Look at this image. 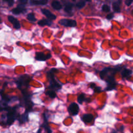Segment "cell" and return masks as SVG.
<instances>
[{
    "instance_id": "6da1fadb",
    "label": "cell",
    "mask_w": 133,
    "mask_h": 133,
    "mask_svg": "<svg viewBox=\"0 0 133 133\" xmlns=\"http://www.w3.org/2000/svg\"><path fill=\"white\" fill-rule=\"evenodd\" d=\"M53 68L51 69L50 72H48V78L50 81V88H52V89H56V90H59L61 89V85L59 82H57L56 81H55V78H54V75H53Z\"/></svg>"
},
{
    "instance_id": "7a4b0ae2",
    "label": "cell",
    "mask_w": 133,
    "mask_h": 133,
    "mask_svg": "<svg viewBox=\"0 0 133 133\" xmlns=\"http://www.w3.org/2000/svg\"><path fill=\"white\" fill-rule=\"evenodd\" d=\"M104 79H105L106 83H107L106 90H112L115 88L116 86V82L114 77H113V74L107 75L104 78Z\"/></svg>"
},
{
    "instance_id": "3957f363",
    "label": "cell",
    "mask_w": 133,
    "mask_h": 133,
    "mask_svg": "<svg viewBox=\"0 0 133 133\" xmlns=\"http://www.w3.org/2000/svg\"><path fill=\"white\" fill-rule=\"evenodd\" d=\"M59 23L61 25H64L65 27H74L77 25V22L73 20L62 19L61 20Z\"/></svg>"
},
{
    "instance_id": "277c9868",
    "label": "cell",
    "mask_w": 133,
    "mask_h": 133,
    "mask_svg": "<svg viewBox=\"0 0 133 133\" xmlns=\"http://www.w3.org/2000/svg\"><path fill=\"white\" fill-rule=\"evenodd\" d=\"M68 111L70 114L73 116H75L79 113V105L75 103H73L70 105L68 107Z\"/></svg>"
},
{
    "instance_id": "5b68a950",
    "label": "cell",
    "mask_w": 133,
    "mask_h": 133,
    "mask_svg": "<svg viewBox=\"0 0 133 133\" xmlns=\"http://www.w3.org/2000/svg\"><path fill=\"white\" fill-rule=\"evenodd\" d=\"M16 110H14L10 111L7 114V124L9 125H10L11 124L13 123L14 120L16 119Z\"/></svg>"
},
{
    "instance_id": "8992f818",
    "label": "cell",
    "mask_w": 133,
    "mask_h": 133,
    "mask_svg": "<svg viewBox=\"0 0 133 133\" xmlns=\"http://www.w3.org/2000/svg\"><path fill=\"white\" fill-rule=\"evenodd\" d=\"M51 54L48 53V55H45L44 53L42 52H36V55H35V59L37 61H44L46 60H48L51 57Z\"/></svg>"
},
{
    "instance_id": "52a82bcc",
    "label": "cell",
    "mask_w": 133,
    "mask_h": 133,
    "mask_svg": "<svg viewBox=\"0 0 133 133\" xmlns=\"http://www.w3.org/2000/svg\"><path fill=\"white\" fill-rule=\"evenodd\" d=\"M8 20L10 22V23L13 25L14 27L16 29H18L20 28V23L18 21V20L16 18H15L13 16H9V17H8Z\"/></svg>"
},
{
    "instance_id": "ba28073f",
    "label": "cell",
    "mask_w": 133,
    "mask_h": 133,
    "mask_svg": "<svg viewBox=\"0 0 133 133\" xmlns=\"http://www.w3.org/2000/svg\"><path fill=\"white\" fill-rule=\"evenodd\" d=\"M25 5H18V7H17L16 8H14L12 10V12L14 14H19L23 13L24 12H25Z\"/></svg>"
},
{
    "instance_id": "9c48e42d",
    "label": "cell",
    "mask_w": 133,
    "mask_h": 133,
    "mask_svg": "<svg viewBox=\"0 0 133 133\" xmlns=\"http://www.w3.org/2000/svg\"><path fill=\"white\" fill-rule=\"evenodd\" d=\"M42 13L44 14L45 16H46V17L48 18H49L50 20H54L56 19V18H57L55 14H53L52 12H51L48 9H42Z\"/></svg>"
},
{
    "instance_id": "30bf717a",
    "label": "cell",
    "mask_w": 133,
    "mask_h": 133,
    "mask_svg": "<svg viewBox=\"0 0 133 133\" xmlns=\"http://www.w3.org/2000/svg\"><path fill=\"white\" fill-rule=\"evenodd\" d=\"M133 73V71L127 68H123L122 71L121 72V74H122V78H129Z\"/></svg>"
},
{
    "instance_id": "8fae6325",
    "label": "cell",
    "mask_w": 133,
    "mask_h": 133,
    "mask_svg": "<svg viewBox=\"0 0 133 133\" xmlns=\"http://www.w3.org/2000/svg\"><path fill=\"white\" fill-rule=\"evenodd\" d=\"M122 3L121 1H114L112 4V8L115 12H121V9H120V5Z\"/></svg>"
},
{
    "instance_id": "7c38bea8",
    "label": "cell",
    "mask_w": 133,
    "mask_h": 133,
    "mask_svg": "<svg viewBox=\"0 0 133 133\" xmlns=\"http://www.w3.org/2000/svg\"><path fill=\"white\" fill-rule=\"evenodd\" d=\"M93 116L92 114H84L83 116H82V120L85 123H90V122L93 120Z\"/></svg>"
},
{
    "instance_id": "4fadbf2b",
    "label": "cell",
    "mask_w": 133,
    "mask_h": 133,
    "mask_svg": "<svg viewBox=\"0 0 133 133\" xmlns=\"http://www.w3.org/2000/svg\"><path fill=\"white\" fill-rule=\"evenodd\" d=\"M28 112H25V113H23L21 116H20L19 117V121L20 123H25L28 121V114H27Z\"/></svg>"
},
{
    "instance_id": "5bb4252c",
    "label": "cell",
    "mask_w": 133,
    "mask_h": 133,
    "mask_svg": "<svg viewBox=\"0 0 133 133\" xmlns=\"http://www.w3.org/2000/svg\"><path fill=\"white\" fill-rule=\"evenodd\" d=\"M73 4L70 3V2H67L66 3H65L64 11L68 12V13H70L73 9Z\"/></svg>"
},
{
    "instance_id": "9a60e30c",
    "label": "cell",
    "mask_w": 133,
    "mask_h": 133,
    "mask_svg": "<svg viewBox=\"0 0 133 133\" xmlns=\"http://www.w3.org/2000/svg\"><path fill=\"white\" fill-rule=\"evenodd\" d=\"M38 24L40 26H44V25H51L52 22L51 20H48L47 19H42L38 22Z\"/></svg>"
},
{
    "instance_id": "2e32d148",
    "label": "cell",
    "mask_w": 133,
    "mask_h": 133,
    "mask_svg": "<svg viewBox=\"0 0 133 133\" xmlns=\"http://www.w3.org/2000/svg\"><path fill=\"white\" fill-rule=\"evenodd\" d=\"M48 3L47 0H33L31 1V3L36 5H46Z\"/></svg>"
},
{
    "instance_id": "e0dca14e",
    "label": "cell",
    "mask_w": 133,
    "mask_h": 133,
    "mask_svg": "<svg viewBox=\"0 0 133 133\" xmlns=\"http://www.w3.org/2000/svg\"><path fill=\"white\" fill-rule=\"evenodd\" d=\"M52 7L55 10H61L62 9V5H61V3L57 1H54L52 2L51 3Z\"/></svg>"
},
{
    "instance_id": "ac0fdd59",
    "label": "cell",
    "mask_w": 133,
    "mask_h": 133,
    "mask_svg": "<svg viewBox=\"0 0 133 133\" xmlns=\"http://www.w3.org/2000/svg\"><path fill=\"white\" fill-rule=\"evenodd\" d=\"M84 101H86L85 95H84V93L80 94L78 96V97H77V101H78V103L82 104Z\"/></svg>"
},
{
    "instance_id": "d6986e66",
    "label": "cell",
    "mask_w": 133,
    "mask_h": 133,
    "mask_svg": "<svg viewBox=\"0 0 133 133\" xmlns=\"http://www.w3.org/2000/svg\"><path fill=\"white\" fill-rule=\"evenodd\" d=\"M27 18L28 20L29 21H32V22H34L36 21V18L34 17V15L33 13H29L27 14Z\"/></svg>"
},
{
    "instance_id": "ffe728a7",
    "label": "cell",
    "mask_w": 133,
    "mask_h": 133,
    "mask_svg": "<svg viewBox=\"0 0 133 133\" xmlns=\"http://www.w3.org/2000/svg\"><path fill=\"white\" fill-rule=\"evenodd\" d=\"M46 95H48L51 99H53V98H55L56 97V93L53 90H49V91L46 92Z\"/></svg>"
},
{
    "instance_id": "44dd1931",
    "label": "cell",
    "mask_w": 133,
    "mask_h": 133,
    "mask_svg": "<svg viewBox=\"0 0 133 133\" xmlns=\"http://www.w3.org/2000/svg\"><path fill=\"white\" fill-rule=\"evenodd\" d=\"M85 5V2L84 1H79L77 2L76 4H75V6H76V7H77L78 9H82V7H84Z\"/></svg>"
},
{
    "instance_id": "7402d4cb",
    "label": "cell",
    "mask_w": 133,
    "mask_h": 133,
    "mask_svg": "<svg viewBox=\"0 0 133 133\" xmlns=\"http://www.w3.org/2000/svg\"><path fill=\"white\" fill-rule=\"evenodd\" d=\"M102 10H103V11L105 12H108L110 11V7H109V5L105 4L102 7Z\"/></svg>"
},
{
    "instance_id": "603a6c76",
    "label": "cell",
    "mask_w": 133,
    "mask_h": 133,
    "mask_svg": "<svg viewBox=\"0 0 133 133\" xmlns=\"http://www.w3.org/2000/svg\"><path fill=\"white\" fill-rule=\"evenodd\" d=\"M114 14L113 13H110V14H107V16H106V19H108V20H111L113 18H114Z\"/></svg>"
},
{
    "instance_id": "cb8c5ba5",
    "label": "cell",
    "mask_w": 133,
    "mask_h": 133,
    "mask_svg": "<svg viewBox=\"0 0 133 133\" xmlns=\"http://www.w3.org/2000/svg\"><path fill=\"white\" fill-rule=\"evenodd\" d=\"M133 0H126L125 1V3L126 4V5L127 6H130L133 3Z\"/></svg>"
},
{
    "instance_id": "d4e9b609",
    "label": "cell",
    "mask_w": 133,
    "mask_h": 133,
    "mask_svg": "<svg viewBox=\"0 0 133 133\" xmlns=\"http://www.w3.org/2000/svg\"><path fill=\"white\" fill-rule=\"evenodd\" d=\"M94 92H97V93H99L101 92V88L100 87H97V86H95V88H94Z\"/></svg>"
},
{
    "instance_id": "484cf974",
    "label": "cell",
    "mask_w": 133,
    "mask_h": 133,
    "mask_svg": "<svg viewBox=\"0 0 133 133\" xmlns=\"http://www.w3.org/2000/svg\"><path fill=\"white\" fill-rule=\"evenodd\" d=\"M96 86V85H95L94 83H91L90 84V87L92 88H93V89H94L95 88V87Z\"/></svg>"
},
{
    "instance_id": "4316f807",
    "label": "cell",
    "mask_w": 133,
    "mask_h": 133,
    "mask_svg": "<svg viewBox=\"0 0 133 133\" xmlns=\"http://www.w3.org/2000/svg\"><path fill=\"white\" fill-rule=\"evenodd\" d=\"M20 2L21 3H23V5H24V4L26 3L27 2V0H20Z\"/></svg>"
},
{
    "instance_id": "83f0119b",
    "label": "cell",
    "mask_w": 133,
    "mask_h": 133,
    "mask_svg": "<svg viewBox=\"0 0 133 133\" xmlns=\"http://www.w3.org/2000/svg\"><path fill=\"white\" fill-rule=\"evenodd\" d=\"M8 3H9V6H12V5H13L14 3V1H8Z\"/></svg>"
},
{
    "instance_id": "f1b7e54d",
    "label": "cell",
    "mask_w": 133,
    "mask_h": 133,
    "mask_svg": "<svg viewBox=\"0 0 133 133\" xmlns=\"http://www.w3.org/2000/svg\"><path fill=\"white\" fill-rule=\"evenodd\" d=\"M123 129H124V127H123V126H122V127H120V131H123Z\"/></svg>"
},
{
    "instance_id": "f546056e",
    "label": "cell",
    "mask_w": 133,
    "mask_h": 133,
    "mask_svg": "<svg viewBox=\"0 0 133 133\" xmlns=\"http://www.w3.org/2000/svg\"><path fill=\"white\" fill-rule=\"evenodd\" d=\"M112 133H116V131H114L112 132Z\"/></svg>"
},
{
    "instance_id": "4dcf8cb0",
    "label": "cell",
    "mask_w": 133,
    "mask_h": 133,
    "mask_svg": "<svg viewBox=\"0 0 133 133\" xmlns=\"http://www.w3.org/2000/svg\"><path fill=\"white\" fill-rule=\"evenodd\" d=\"M1 18H0V23H1Z\"/></svg>"
}]
</instances>
